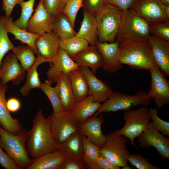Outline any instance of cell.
I'll use <instances>...</instances> for the list:
<instances>
[{
  "instance_id": "1",
  "label": "cell",
  "mask_w": 169,
  "mask_h": 169,
  "mask_svg": "<svg viewBox=\"0 0 169 169\" xmlns=\"http://www.w3.org/2000/svg\"><path fill=\"white\" fill-rule=\"evenodd\" d=\"M26 146L29 156L33 159L59 150L49 119L41 110L36 113L32 128L28 132Z\"/></svg>"
},
{
  "instance_id": "2",
  "label": "cell",
  "mask_w": 169,
  "mask_h": 169,
  "mask_svg": "<svg viewBox=\"0 0 169 169\" xmlns=\"http://www.w3.org/2000/svg\"><path fill=\"white\" fill-rule=\"evenodd\" d=\"M118 59L122 64L148 70L157 64L148 39L120 44Z\"/></svg>"
},
{
  "instance_id": "3",
  "label": "cell",
  "mask_w": 169,
  "mask_h": 169,
  "mask_svg": "<svg viewBox=\"0 0 169 169\" xmlns=\"http://www.w3.org/2000/svg\"><path fill=\"white\" fill-rule=\"evenodd\" d=\"M151 35L150 24L146 20L131 8L123 11L116 37L119 44L148 39Z\"/></svg>"
},
{
  "instance_id": "4",
  "label": "cell",
  "mask_w": 169,
  "mask_h": 169,
  "mask_svg": "<svg viewBox=\"0 0 169 169\" xmlns=\"http://www.w3.org/2000/svg\"><path fill=\"white\" fill-rule=\"evenodd\" d=\"M28 132L23 129L19 134L14 135L6 131L0 125L1 146L19 169H26L32 162L26 146Z\"/></svg>"
},
{
  "instance_id": "5",
  "label": "cell",
  "mask_w": 169,
  "mask_h": 169,
  "mask_svg": "<svg viewBox=\"0 0 169 169\" xmlns=\"http://www.w3.org/2000/svg\"><path fill=\"white\" fill-rule=\"evenodd\" d=\"M151 100L148 96L147 92L143 90H139L132 95L113 92L106 101L101 104L94 116H97L103 112L127 111L132 107L140 105L148 106L150 105Z\"/></svg>"
},
{
  "instance_id": "6",
  "label": "cell",
  "mask_w": 169,
  "mask_h": 169,
  "mask_svg": "<svg viewBox=\"0 0 169 169\" xmlns=\"http://www.w3.org/2000/svg\"><path fill=\"white\" fill-rule=\"evenodd\" d=\"M122 12L105 3L102 9L95 15L99 42L112 43L116 41Z\"/></svg>"
},
{
  "instance_id": "7",
  "label": "cell",
  "mask_w": 169,
  "mask_h": 169,
  "mask_svg": "<svg viewBox=\"0 0 169 169\" xmlns=\"http://www.w3.org/2000/svg\"><path fill=\"white\" fill-rule=\"evenodd\" d=\"M149 110L147 107H143L126 111L123 117L125 125L120 130L115 131L117 134L129 139L132 145L138 150L134 140L144 131L151 120Z\"/></svg>"
},
{
  "instance_id": "8",
  "label": "cell",
  "mask_w": 169,
  "mask_h": 169,
  "mask_svg": "<svg viewBox=\"0 0 169 169\" xmlns=\"http://www.w3.org/2000/svg\"><path fill=\"white\" fill-rule=\"evenodd\" d=\"M105 142L100 148V154L112 163L119 167L128 164L130 154L126 144L127 138L111 132L106 135Z\"/></svg>"
},
{
  "instance_id": "9",
  "label": "cell",
  "mask_w": 169,
  "mask_h": 169,
  "mask_svg": "<svg viewBox=\"0 0 169 169\" xmlns=\"http://www.w3.org/2000/svg\"><path fill=\"white\" fill-rule=\"evenodd\" d=\"M48 117L53 135L59 146L72 135L80 131L79 123L69 113L53 112Z\"/></svg>"
},
{
  "instance_id": "10",
  "label": "cell",
  "mask_w": 169,
  "mask_h": 169,
  "mask_svg": "<svg viewBox=\"0 0 169 169\" xmlns=\"http://www.w3.org/2000/svg\"><path fill=\"white\" fill-rule=\"evenodd\" d=\"M151 82L147 95L154 101L157 107L160 109L169 104V85L165 73L157 64L149 70Z\"/></svg>"
},
{
  "instance_id": "11",
  "label": "cell",
  "mask_w": 169,
  "mask_h": 169,
  "mask_svg": "<svg viewBox=\"0 0 169 169\" xmlns=\"http://www.w3.org/2000/svg\"><path fill=\"white\" fill-rule=\"evenodd\" d=\"M139 146L141 148H155L164 160L169 159V138L155 129L150 121L144 131L138 137Z\"/></svg>"
},
{
  "instance_id": "12",
  "label": "cell",
  "mask_w": 169,
  "mask_h": 169,
  "mask_svg": "<svg viewBox=\"0 0 169 169\" xmlns=\"http://www.w3.org/2000/svg\"><path fill=\"white\" fill-rule=\"evenodd\" d=\"M54 18L45 9L42 0H40L28 22L26 30L39 35L52 31Z\"/></svg>"
},
{
  "instance_id": "13",
  "label": "cell",
  "mask_w": 169,
  "mask_h": 169,
  "mask_svg": "<svg viewBox=\"0 0 169 169\" xmlns=\"http://www.w3.org/2000/svg\"><path fill=\"white\" fill-rule=\"evenodd\" d=\"M164 6L160 0H136L131 9L150 24L165 18Z\"/></svg>"
},
{
  "instance_id": "14",
  "label": "cell",
  "mask_w": 169,
  "mask_h": 169,
  "mask_svg": "<svg viewBox=\"0 0 169 169\" xmlns=\"http://www.w3.org/2000/svg\"><path fill=\"white\" fill-rule=\"evenodd\" d=\"M51 63L52 65L46 74L47 80L52 85L57 83L61 73L68 75L71 71L79 68L69 54L60 48L56 56Z\"/></svg>"
},
{
  "instance_id": "15",
  "label": "cell",
  "mask_w": 169,
  "mask_h": 169,
  "mask_svg": "<svg viewBox=\"0 0 169 169\" xmlns=\"http://www.w3.org/2000/svg\"><path fill=\"white\" fill-rule=\"evenodd\" d=\"M25 71L13 53L7 56L3 60L0 69V79L4 84L11 81L18 84L24 79Z\"/></svg>"
},
{
  "instance_id": "16",
  "label": "cell",
  "mask_w": 169,
  "mask_h": 169,
  "mask_svg": "<svg viewBox=\"0 0 169 169\" xmlns=\"http://www.w3.org/2000/svg\"><path fill=\"white\" fill-rule=\"evenodd\" d=\"M79 68L87 82L88 95L92 96L95 102L101 103L106 101L113 92L112 90L106 82L97 78L89 68L82 67Z\"/></svg>"
},
{
  "instance_id": "17",
  "label": "cell",
  "mask_w": 169,
  "mask_h": 169,
  "mask_svg": "<svg viewBox=\"0 0 169 169\" xmlns=\"http://www.w3.org/2000/svg\"><path fill=\"white\" fill-rule=\"evenodd\" d=\"M59 38L53 31L40 35L36 39V54L51 63L59 49Z\"/></svg>"
},
{
  "instance_id": "18",
  "label": "cell",
  "mask_w": 169,
  "mask_h": 169,
  "mask_svg": "<svg viewBox=\"0 0 169 169\" xmlns=\"http://www.w3.org/2000/svg\"><path fill=\"white\" fill-rule=\"evenodd\" d=\"M104 120L103 113L98 117L92 116L83 123H79L80 132L100 148L104 144L106 139L102 131L101 125Z\"/></svg>"
},
{
  "instance_id": "19",
  "label": "cell",
  "mask_w": 169,
  "mask_h": 169,
  "mask_svg": "<svg viewBox=\"0 0 169 169\" xmlns=\"http://www.w3.org/2000/svg\"><path fill=\"white\" fill-rule=\"evenodd\" d=\"M119 43L115 41L114 42H100L96 47L100 53L103 61L102 68L106 72L115 73L122 67L119 61L118 54Z\"/></svg>"
},
{
  "instance_id": "20",
  "label": "cell",
  "mask_w": 169,
  "mask_h": 169,
  "mask_svg": "<svg viewBox=\"0 0 169 169\" xmlns=\"http://www.w3.org/2000/svg\"><path fill=\"white\" fill-rule=\"evenodd\" d=\"M8 87L0 83V124L5 130L14 135L20 133L23 129L17 119L13 118L8 110L5 94Z\"/></svg>"
},
{
  "instance_id": "21",
  "label": "cell",
  "mask_w": 169,
  "mask_h": 169,
  "mask_svg": "<svg viewBox=\"0 0 169 169\" xmlns=\"http://www.w3.org/2000/svg\"><path fill=\"white\" fill-rule=\"evenodd\" d=\"M155 61L166 76L169 75V42L151 35L148 38Z\"/></svg>"
},
{
  "instance_id": "22",
  "label": "cell",
  "mask_w": 169,
  "mask_h": 169,
  "mask_svg": "<svg viewBox=\"0 0 169 169\" xmlns=\"http://www.w3.org/2000/svg\"><path fill=\"white\" fill-rule=\"evenodd\" d=\"M71 58L79 67L90 68L95 74L97 70L103 65L102 57L96 46H89Z\"/></svg>"
},
{
  "instance_id": "23",
  "label": "cell",
  "mask_w": 169,
  "mask_h": 169,
  "mask_svg": "<svg viewBox=\"0 0 169 169\" xmlns=\"http://www.w3.org/2000/svg\"><path fill=\"white\" fill-rule=\"evenodd\" d=\"M67 156L66 153L59 150L48 152L33 159L26 169H59Z\"/></svg>"
},
{
  "instance_id": "24",
  "label": "cell",
  "mask_w": 169,
  "mask_h": 169,
  "mask_svg": "<svg viewBox=\"0 0 169 169\" xmlns=\"http://www.w3.org/2000/svg\"><path fill=\"white\" fill-rule=\"evenodd\" d=\"M76 36L85 39L91 46H96L99 41L95 16L84 9H83V19Z\"/></svg>"
},
{
  "instance_id": "25",
  "label": "cell",
  "mask_w": 169,
  "mask_h": 169,
  "mask_svg": "<svg viewBox=\"0 0 169 169\" xmlns=\"http://www.w3.org/2000/svg\"><path fill=\"white\" fill-rule=\"evenodd\" d=\"M101 104L95 101L92 96L88 95L84 99L77 102L70 113L77 121L83 123L95 114Z\"/></svg>"
},
{
  "instance_id": "26",
  "label": "cell",
  "mask_w": 169,
  "mask_h": 169,
  "mask_svg": "<svg viewBox=\"0 0 169 169\" xmlns=\"http://www.w3.org/2000/svg\"><path fill=\"white\" fill-rule=\"evenodd\" d=\"M0 21L7 32L14 36L15 39L27 44L33 49L36 54L35 43L39 35L19 28L14 24L12 17L7 18L5 16H2L0 18Z\"/></svg>"
},
{
  "instance_id": "27",
  "label": "cell",
  "mask_w": 169,
  "mask_h": 169,
  "mask_svg": "<svg viewBox=\"0 0 169 169\" xmlns=\"http://www.w3.org/2000/svg\"><path fill=\"white\" fill-rule=\"evenodd\" d=\"M60 89V98L64 110L70 113L77 102L71 87L68 75L62 73L58 81Z\"/></svg>"
},
{
  "instance_id": "28",
  "label": "cell",
  "mask_w": 169,
  "mask_h": 169,
  "mask_svg": "<svg viewBox=\"0 0 169 169\" xmlns=\"http://www.w3.org/2000/svg\"><path fill=\"white\" fill-rule=\"evenodd\" d=\"M59 150L66 153L68 156L84 163L83 159V135L80 131L60 145Z\"/></svg>"
},
{
  "instance_id": "29",
  "label": "cell",
  "mask_w": 169,
  "mask_h": 169,
  "mask_svg": "<svg viewBox=\"0 0 169 169\" xmlns=\"http://www.w3.org/2000/svg\"><path fill=\"white\" fill-rule=\"evenodd\" d=\"M70 84L77 102L88 95V86L86 79L80 68L71 71L68 75Z\"/></svg>"
},
{
  "instance_id": "30",
  "label": "cell",
  "mask_w": 169,
  "mask_h": 169,
  "mask_svg": "<svg viewBox=\"0 0 169 169\" xmlns=\"http://www.w3.org/2000/svg\"><path fill=\"white\" fill-rule=\"evenodd\" d=\"M45 62H49L40 56L37 55L34 64L27 70L26 81L20 89V93L23 96H28L30 91L33 89L40 88L42 83L39 78L37 69L40 65Z\"/></svg>"
},
{
  "instance_id": "31",
  "label": "cell",
  "mask_w": 169,
  "mask_h": 169,
  "mask_svg": "<svg viewBox=\"0 0 169 169\" xmlns=\"http://www.w3.org/2000/svg\"><path fill=\"white\" fill-rule=\"evenodd\" d=\"M68 17L62 12L54 17L53 31L62 39L76 36V33Z\"/></svg>"
},
{
  "instance_id": "32",
  "label": "cell",
  "mask_w": 169,
  "mask_h": 169,
  "mask_svg": "<svg viewBox=\"0 0 169 169\" xmlns=\"http://www.w3.org/2000/svg\"><path fill=\"white\" fill-rule=\"evenodd\" d=\"M83 159L86 166L91 169H99L97 164L100 154V148L83 136Z\"/></svg>"
},
{
  "instance_id": "33",
  "label": "cell",
  "mask_w": 169,
  "mask_h": 169,
  "mask_svg": "<svg viewBox=\"0 0 169 169\" xmlns=\"http://www.w3.org/2000/svg\"><path fill=\"white\" fill-rule=\"evenodd\" d=\"M89 44L85 39L76 36L67 39L60 38V48L71 58L87 48Z\"/></svg>"
},
{
  "instance_id": "34",
  "label": "cell",
  "mask_w": 169,
  "mask_h": 169,
  "mask_svg": "<svg viewBox=\"0 0 169 169\" xmlns=\"http://www.w3.org/2000/svg\"><path fill=\"white\" fill-rule=\"evenodd\" d=\"M12 51L25 71L32 66L37 59L34 50L28 45L14 46Z\"/></svg>"
},
{
  "instance_id": "35",
  "label": "cell",
  "mask_w": 169,
  "mask_h": 169,
  "mask_svg": "<svg viewBox=\"0 0 169 169\" xmlns=\"http://www.w3.org/2000/svg\"><path fill=\"white\" fill-rule=\"evenodd\" d=\"M54 87L47 80L42 83L40 89L48 97L52 106L54 112L64 111L61 106L60 98V89L58 83Z\"/></svg>"
},
{
  "instance_id": "36",
  "label": "cell",
  "mask_w": 169,
  "mask_h": 169,
  "mask_svg": "<svg viewBox=\"0 0 169 169\" xmlns=\"http://www.w3.org/2000/svg\"><path fill=\"white\" fill-rule=\"evenodd\" d=\"M36 0H28L23 1L19 5L21 8L19 18L14 22V24L19 28L26 30L27 23L32 15Z\"/></svg>"
},
{
  "instance_id": "37",
  "label": "cell",
  "mask_w": 169,
  "mask_h": 169,
  "mask_svg": "<svg viewBox=\"0 0 169 169\" xmlns=\"http://www.w3.org/2000/svg\"><path fill=\"white\" fill-rule=\"evenodd\" d=\"M151 34L169 42V19L150 24Z\"/></svg>"
},
{
  "instance_id": "38",
  "label": "cell",
  "mask_w": 169,
  "mask_h": 169,
  "mask_svg": "<svg viewBox=\"0 0 169 169\" xmlns=\"http://www.w3.org/2000/svg\"><path fill=\"white\" fill-rule=\"evenodd\" d=\"M149 113L152 127L164 136H169V122L165 121L158 116V111L156 108H150Z\"/></svg>"
},
{
  "instance_id": "39",
  "label": "cell",
  "mask_w": 169,
  "mask_h": 169,
  "mask_svg": "<svg viewBox=\"0 0 169 169\" xmlns=\"http://www.w3.org/2000/svg\"><path fill=\"white\" fill-rule=\"evenodd\" d=\"M83 0H67L62 12L69 19L74 27L77 15L80 9L83 7Z\"/></svg>"
},
{
  "instance_id": "40",
  "label": "cell",
  "mask_w": 169,
  "mask_h": 169,
  "mask_svg": "<svg viewBox=\"0 0 169 169\" xmlns=\"http://www.w3.org/2000/svg\"><path fill=\"white\" fill-rule=\"evenodd\" d=\"M8 33L5 30L3 24L0 22V69L3 59L9 51L12 50L14 47L9 39Z\"/></svg>"
},
{
  "instance_id": "41",
  "label": "cell",
  "mask_w": 169,
  "mask_h": 169,
  "mask_svg": "<svg viewBox=\"0 0 169 169\" xmlns=\"http://www.w3.org/2000/svg\"><path fill=\"white\" fill-rule=\"evenodd\" d=\"M128 160L132 166L138 169H160L161 168L151 164L148 159L144 157L139 154H130Z\"/></svg>"
},
{
  "instance_id": "42",
  "label": "cell",
  "mask_w": 169,
  "mask_h": 169,
  "mask_svg": "<svg viewBox=\"0 0 169 169\" xmlns=\"http://www.w3.org/2000/svg\"><path fill=\"white\" fill-rule=\"evenodd\" d=\"M67 0H42L45 9L55 17L62 12Z\"/></svg>"
},
{
  "instance_id": "43",
  "label": "cell",
  "mask_w": 169,
  "mask_h": 169,
  "mask_svg": "<svg viewBox=\"0 0 169 169\" xmlns=\"http://www.w3.org/2000/svg\"><path fill=\"white\" fill-rule=\"evenodd\" d=\"M105 4L104 0H83V8L93 15L97 14Z\"/></svg>"
},
{
  "instance_id": "44",
  "label": "cell",
  "mask_w": 169,
  "mask_h": 169,
  "mask_svg": "<svg viewBox=\"0 0 169 169\" xmlns=\"http://www.w3.org/2000/svg\"><path fill=\"white\" fill-rule=\"evenodd\" d=\"M0 145V164L5 169H19L15 161L7 153L4 152Z\"/></svg>"
},
{
  "instance_id": "45",
  "label": "cell",
  "mask_w": 169,
  "mask_h": 169,
  "mask_svg": "<svg viewBox=\"0 0 169 169\" xmlns=\"http://www.w3.org/2000/svg\"><path fill=\"white\" fill-rule=\"evenodd\" d=\"M87 167L82 162L67 156L59 169H85Z\"/></svg>"
},
{
  "instance_id": "46",
  "label": "cell",
  "mask_w": 169,
  "mask_h": 169,
  "mask_svg": "<svg viewBox=\"0 0 169 169\" xmlns=\"http://www.w3.org/2000/svg\"><path fill=\"white\" fill-rule=\"evenodd\" d=\"M105 3L122 11L130 9L136 0H104Z\"/></svg>"
},
{
  "instance_id": "47",
  "label": "cell",
  "mask_w": 169,
  "mask_h": 169,
  "mask_svg": "<svg viewBox=\"0 0 169 169\" xmlns=\"http://www.w3.org/2000/svg\"><path fill=\"white\" fill-rule=\"evenodd\" d=\"M23 1V0H3L2 8L5 12V17L7 18L10 17L15 6Z\"/></svg>"
},
{
  "instance_id": "48",
  "label": "cell",
  "mask_w": 169,
  "mask_h": 169,
  "mask_svg": "<svg viewBox=\"0 0 169 169\" xmlns=\"http://www.w3.org/2000/svg\"><path fill=\"white\" fill-rule=\"evenodd\" d=\"M97 164L99 169H120V167L112 163L101 154L98 159Z\"/></svg>"
},
{
  "instance_id": "49",
  "label": "cell",
  "mask_w": 169,
  "mask_h": 169,
  "mask_svg": "<svg viewBox=\"0 0 169 169\" xmlns=\"http://www.w3.org/2000/svg\"><path fill=\"white\" fill-rule=\"evenodd\" d=\"M6 105L8 110L12 113H15L18 111L21 107L20 101L15 97L9 99L7 101Z\"/></svg>"
},
{
  "instance_id": "50",
  "label": "cell",
  "mask_w": 169,
  "mask_h": 169,
  "mask_svg": "<svg viewBox=\"0 0 169 169\" xmlns=\"http://www.w3.org/2000/svg\"><path fill=\"white\" fill-rule=\"evenodd\" d=\"M164 13L165 18L169 19V6L164 5Z\"/></svg>"
},
{
  "instance_id": "51",
  "label": "cell",
  "mask_w": 169,
  "mask_h": 169,
  "mask_svg": "<svg viewBox=\"0 0 169 169\" xmlns=\"http://www.w3.org/2000/svg\"><path fill=\"white\" fill-rule=\"evenodd\" d=\"M161 2L165 6H169V0H160Z\"/></svg>"
},
{
  "instance_id": "52",
  "label": "cell",
  "mask_w": 169,
  "mask_h": 169,
  "mask_svg": "<svg viewBox=\"0 0 169 169\" xmlns=\"http://www.w3.org/2000/svg\"><path fill=\"white\" fill-rule=\"evenodd\" d=\"M121 169H131V168L128 165H126L122 167H121Z\"/></svg>"
},
{
  "instance_id": "53",
  "label": "cell",
  "mask_w": 169,
  "mask_h": 169,
  "mask_svg": "<svg viewBox=\"0 0 169 169\" xmlns=\"http://www.w3.org/2000/svg\"><path fill=\"white\" fill-rule=\"evenodd\" d=\"M0 145L1 146L0 140Z\"/></svg>"
},
{
  "instance_id": "54",
  "label": "cell",
  "mask_w": 169,
  "mask_h": 169,
  "mask_svg": "<svg viewBox=\"0 0 169 169\" xmlns=\"http://www.w3.org/2000/svg\"></svg>"
},
{
  "instance_id": "55",
  "label": "cell",
  "mask_w": 169,
  "mask_h": 169,
  "mask_svg": "<svg viewBox=\"0 0 169 169\" xmlns=\"http://www.w3.org/2000/svg\"></svg>"
}]
</instances>
